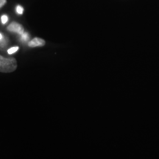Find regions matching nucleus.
<instances>
[{"label":"nucleus","instance_id":"f257e3e1","mask_svg":"<svg viewBox=\"0 0 159 159\" xmlns=\"http://www.w3.org/2000/svg\"><path fill=\"white\" fill-rule=\"evenodd\" d=\"M17 69V61L13 57H5L0 55V72L10 73Z\"/></svg>","mask_w":159,"mask_h":159},{"label":"nucleus","instance_id":"f03ea898","mask_svg":"<svg viewBox=\"0 0 159 159\" xmlns=\"http://www.w3.org/2000/svg\"><path fill=\"white\" fill-rule=\"evenodd\" d=\"M7 30L10 32H12V33H16L20 35H21L25 33V28H24L23 26L19 23L15 22V21L12 22L7 27Z\"/></svg>","mask_w":159,"mask_h":159},{"label":"nucleus","instance_id":"7ed1b4c3","mask_svg":"<svg viewBox=\"0 0 159 159\" xmlns=\"http://www.w3.org/2000/svg\"><path fill=\"white\" fill-rule=\"evenodd\" d=\"M46 44V41L44 40L41 39V38H34L33 40H31L30 41H29L27 45L29 47L33 48V47H43Z\"/></svg>","mask_w":159,"mask_h":159},{"label":"nucleus","instance_id":"20e7f679","mask_svg":"<svg viewBox=\"0 0 159 159\" xmlns=\"http://www.w3.org/2000/svg\"><path fill=\"white\" fill-rule=\"evenodd\" d=\"M19 50V47H11V49H9L8 50H7V52H8L9 55H12L13 54V53H15L16 52H17Z\"/></svg>","mask_w":159,"mask_h":159},{"label":"nucleus","instance_id":"39448f33","mask_svg":"<svg viewBox=\"0 0 159 159\" xmlns=\"http://www.w3.org/2000/svg\"><path fill=\"white\" fill-rule=\"evenodd\" d=\"M29 39V35L27 34V33H24L22 35H21V40L24 41H27Z\"/></svg>","mask_w":159,"mask_h":159},{"label":"nucleus","instance_id":"423d86ee","mask_svg":"<svg viewBox=\"0 0 159 159\" xmlns=\"http://www.w3.org/2000/svg\"><path fill=\"white\" fill-rule=\"evenodd\" d=\"M16 11H17V13H19V14H22L23 11H24L23 7H21V6H17V7H16Z\"/></svg>","mask_w":159,"mask_h":159},{"label":"nucleus","instance_id":"0eeeda50","mask_svg":"<svg viewBox=\"0 0 159 159\" xmlns=\"http://www.w3.org/2000/svg\"><path fill=\"white\" fill-rule=\"evenodd\" d=\"M7 20H8V18L6 15H3L2 16V22L3 25H5V24L7 23Z\"/></svg>","mask_w":159,"mask_h":159},{"label":"nucleus","instance_id":"6e6552de","mask_svg":"<svg viewBox=\"0 0 159 159\" xmlns=\"http://www.w3.org/2000/svg\"><path fill=\"white\" fill-rule=\"evenodd\" d=\"M7 3V0H0V9Z\"/></svg>","mask_w":159,"mask_h":159},{"label":"nucleus","instance_id":"1a4fd4ad","mask_svg":"<svg viewBox=\"0 0 159 159\" xmlns=\"http://www.w3.org/2000/svg\"><path fill=\"white\" fill-rule=\"evenodd\" d=\"M2 39H3L2 35L1 33H0V41H2Z\"/></svg>","mask_w":159,"mask_h":159}]
</instances>
